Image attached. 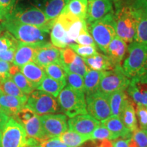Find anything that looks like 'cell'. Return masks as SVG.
Here are the masks:
<instances>
[{
	"label": "cell",
	"instance_id": "cell-1",
	"mask_svg": "<svg viewBox=\"0 0 147 147\" xmlns=\"http://www.w3.org/2000/svg\"><path fill=\"white\" fill-rule=\"evenodd\" d=\"M1 26L12 35L19 42L35 46L49 43V31L10 19H5Z\"/></svg>",
	"mask_w": 147,
	"mask_h": 147
},
{
	"label": "cell",
	"instance_id": "cell-2",
	"mask_svg": "<svg viewBox=\"0 0 147 147\" xmlns=\"http://www.w3.org/2000/svg\"><path fill=\"white\" fill-rule=\"evenodd\" d=\"M114 3L117 36L127 44L131 43L134 40L136 31V19L134 11L129 0H119Z\"/></svg>",
	"mask_w": 147,
	"mask_h": 147
},
{
	"label": "cell",
	"instance_id": "cell-3",
	"mask_svg": "<svg viewBox=\"0 0 147 147\" xmlns=\"http://www.w3.org/2000/svg\"><path fill=\"white\" fill-rule=\"evenodd\" d=\"M87 29L94 40L97 48L106 55L108 45L117 36L113 11L100 19L87 25Z\"/></svg>",
	"mask_w": 147,
	"mask_h": 147
},
{
	"label": "cell",
	"instance_id": "cell-4",
	"mask_svg": "<svg viewBox=\"0 0 147 147\" xmlns=\"http://www.w3.org/2000/svg\"><path fill=\"white\" fill-rule=\"evenodd\" d=\"M127 56L122 67L129 79L139 78L147 68V45L133 41L127 46Z\"/></svg>",
	"mask_w": 147,
	"mask_h": 147
},
{
	"label": "cell",
	"instance_id": "cell-5",
	"mask_svg": "<svg viewBox=\"0 0 147 147\" xmlns=\"http://www.w3.org/2000/svg\"><path fill=\"white\" fill-rule=\"evenodd\" d=\"M60 109L69 118L87 114L85 93L76 91L66 85L58 95Z\"/></svg>",
	"mask_w": 147,
	"mask_h": 147
},
{
	"label": "cell",
	"instance_id": "cell-6",
	"mask_svg": "<svg viewBox=\"0 0 147 147\" xmlns=\"http://www.w3.org/2000/svg\"><path fill=\"white\" fill-rule=\"evenodd\" d=\"M5 19H10L19 23L36 26L51 32L55 20L48 19L45 14L37 7L22 8L14 7L13 10L7 15Z\"/></svg>",
	"mask_w": 147,
	"mask_h": 147
},
{
	"label": "cell",
	"instance_id": "cell-7",
	"mask_svg": "<svg viewBox=\"0 0 147 147\" xmlns=\"http://www.w3.org/2000/svg\"><path fill=\"white\" fill-rule=\"evenodd\" d=\"M25 106L38 116L54 114L61 111L59 103L55 97L40 90L34 91L27 96Z\"/></svg>",
	"mask_w": 147,
	"mask_h": 147
},
{
	"label": "cell",
	"instance_id": "cell-8",
	"mask_svg": "<svg viewBox=\"0 0 147 147\" xmlns=\"http://www.w3.org/2000/svg\"><path fill=\"white\" fill-rule=\"evenodd\" d=\"M130 79L126 76L121 65L116 66L110 70L104 71L99 85L98 91L110 95L118 91H126Z\"/></svg>",
	"mask_w": 147,
	"mask_h": 147
},
{
	"label": "cell",
	"instance_id": "cell-9",
	"mask_svg": "<svg viewBox=\"0 0 147 147\" xmlns=\"http://www.w3.org/2000/svg\"><path fill=\"white\" fill-rule=\"evenodd\" d=\"M27 137L23 126L10 118L3 127L0 147H27Z\"/></svg>",
	"mask_w": 147,
	"mask_h": 147
},
{
	"label": "cell",
	"instance_id": "cell-10",
	"mask_svg": "<svg viewBox=\"0 0 147 147\" xmlns=\"http://www.w3.org/2000/svg\"><path fill=\"white\" fill-rule=\"evenodd\" d=\"M87 113L99 121L105 120L112 116L108 95L100 91L86 95Z\"/></svg>",
	"mask_w": 147,
	"mask_h": 147
},
{
	"label": "cell",
	"instance_id": "cell-11",
	"mask_svg": "<svg viewBox=\"0 0 147 147\" xmlns=\"http://www.w3.org/2000/svg\"><path fill=\"white\" fill-rule=\"evenodd\" d=\"M136 19L134 41L147 45V0H129Z\"/></svg>",
	"mask_w": 147,
	"mask_h": 147
},
{
	"label": "cell",
	"instance_id": "cell-12",
	"mask_svg": "<svg viewBox=\"0 0 147 147\" xmlns=\"http://www.w3.org/2000/svg\"><path fill=\"white\" fill-rule=\"evenodd\" d=\"M40 118L42 127L49 138H57L67 131V117L65 115L49 114L40 116Z\"/></svg>",
	"mask_w": 147,
	"mask_h": 147
},
{
	"label": "cell",
	"instance_id": "cell-13",
	"mask_svg": "<svg viewBox=\"0 0 147 147\" xmlns=\"http://www.w3.org/2000/svg\"><path fill=\"white\" fill-rule=\"evenodd\" d=\"M100 125V121L88 114L77 115L69 118L67 121V127L70 131L89 136Z\"/></svg>",
	"mask_w": 147,
	"mask_h": 147
},
{
	"label": "cell",
	"instance_id": "cell-14",
	"mask_svg": "<svg viewBox=\"0 0 147 147\" xmlns=\"http://www.w3.org/2000/svg\"><path fill=\"white\" fill-rule=\"evenodd\" d=\"M34 62L43 68L51 63H61V49L49 42L40 46L35 55Z\"/></svg>",
	"mask_w": 147,
	"mask_h": 147
},
{
	"label": "cell",
	"instance_id": "cell-15",
	"mask_svg": "<svg viewBox=\"0 0 147 147\" xmlns=\"http://www.w3.org/2000/svg\"><path fill=\"white\" fill-rule=\"evenodd\" d=\"M113 12L112 0H88L86 23L89 25Z\"/></svg>",
	"mask_w": 147,
	"mask_h": 147
},
{
	"label": "cell",
	"instance_id": "cell-16",
	"mask_svg": "<svg viewBox=\"0 0 147 147\" xmlns=\"http://www.w3.org/2000/svg\"><path fill=\"white\" fill-rule=\"evenodd\" d=\"M126 91L134 104L147 107V84L141 81L138 78H133L130 79Z\"/></svg>",
	"mask_w": 147,
	"mask_h": 147
},
{
	"label": "cell",
	"instance_id": "cell-17",
	"mask_svg": "<svg viewBox=\"0 0 147 147\" xmlns=\"http://www.w3.org/2000/svg\"><path fill=\"white\" fill-rule=\"evenodd\" d=\"M39 47L18 42L12 62L13 65L21 67L29 62L34 61L35 55Z\"/></svg>",
	"mask_w": 147,
	"mask_h": 147
},
{
	"label": "cell",
	"instance_id": "cell-18",
	"mask_svg": "<svg viewBox=\"0 0 147 147\" xmlns=\"http://www.w3.org/2000/svg\"><path fill=\"white\" fill-rule=\"evenodd\" d=\"M20 71L34 89L40 85L42 80L47 76L45 69L34 61L25 64L20 67Z\"/></svg>",
	"mask_w": 147,
	"mask_h": 147
},
{
	"label": "cell",
	"instance_id": "cell-19",
	"mask_svg": "<svg viewBox=\"0 0 147 147\" xmlns=\"http://www.w3.org/2000/svg\"><path fill=\"white\" fill-rule=\"evenodd\" d=\"M127 51V44L116 36L108 45L106 55L109 57L113 65H121V62L125 57Z\"/></svg>",
	"mask_w": 147,
	"mask_h": 147
},
{
	"label": "cell",
	"instance_id": "cell-20",
	"mask_svg": "<svg viewBox=\"0 0 147 147\" xmlns=\"http://www.w3.org/2000/svg\"><path fill=\"white\" fill-rule=\"evenodd\" d=\"M21 125L26 131L27 138L36 140L40 143L49 138L42 127L38 115H35L32 119Z\"/></svg>",
	"mask_w": 147,
	"mask_h": 147
},
{
	"label": "cell",
	"instance_id": "cell-21",
	"mask_svg": "<svg viewBox=\"0 0 147 147\" xmlns=\"http://www.w3.org/2000/svg\"><path fill=\"white\" fill-rule=\"evenodd\" d=\"M27 100L2 93L0 97V106L5 115L16 116L26 105Z\"/></svg>",
	"mask_w": 147,
	"mask_h": 147
},
{
	"label": "cell",
	"instance_id": "cell-22",
	"mask_svg": "<svg viewBox=\"0 0 147 147\" xmlns=\"http://www.w3.org/2000/svg\"><path fill=\"white\" fill-rule=\"evenodd\" d=\"M101 125L113 133L117 138L121 137L123 139H129L132 136V132L125 126L121 119L115 116H110L102 121Z\"/></svg>",
	"mask_w": 147,
	"mask_h": 147
},
{
	"label": "cell",
	"instance_id": "cell-23",
	"mask_svg": "<svg viewBox=\"0 0 147 147\" xmlns=\"http://www.w3.org/2000/svg\"><path fill=\"white\" fill-rule=\"evenodd\" d=\"M50 33L51 44L53 46L60 49L68 47L69 44L67 38L66 29L57 18L55 20Z\"/></svg>",
	"mask_w": 147,
	"mask_h": 147
},
{
	"label": "cell",
	"instance_id": "cell-24",
	"mask_svg": "<svg viewBox=\"0 0 147 147\" xmlns=\"http://www.w3.org/2000/svg\"><path fill=\"white\" fill-rule=\"evenodd\" d=\"M83 59L89 69L95 71H107L115 68V65L108 55L97 53L92 56L84 57Z\"/></svg>",
	"mask_w": 147,
	"mask_h": 147
},
{
	"label": "cell",
	"instance_id": "cell-25",
	"mask_svg": "<svg viewBox=\"0 0 147 147\" xmlns=\"http://www.w3.org/2000/svg\"><path fill=\"white\" fill-rule=\"evenodd\" d=\"M134 104H135L131 99L129 97L119 117L125 126L131 132L138 129Z\"/></svg>",
	"mask_w": 147,
	"mask_h": 147
},
{
	"label": "cell",
	"instance_id": "cell-26",
	"mask_svg": "<svg viewBox=\"0 0 147 147\" xmlns=\"http://www.w3.org/2000/svg\"><path fill=\"white\" fill-rule=\"evenodd\" d=\"M69 0H45L41 10L48 19L54 21L60 15Z\"/></svg>",
	"mask_w": 147,
	"mask_h": 147
},
{
	"label": "cell",
	"instance_id": "cell-27",
	"mask_svg": "<svg viewBox=\"0 0 147 147\" xmlns=\"http://www.w3.org/2000/svg\"><path fill=\"white\" fill-rule=\"evenodd\" d=\"M125 91H118L108 95V100L112 116L120 117V115L129 98Z\"/></svg>",
	"mask_w": 147,
	"mask_h": 147
},
{
	"label": "cell",
	"instance_id": "cell-28",
	"mask_svg": "<svg viewBox=\"0 0 147 147\" xmlns=\"http://www.w3.org/2000/svg\"><path fill=\"white\" fill-rule=\"evenodd\" d=\"M87 8L88 0H69L62 12L86 21Z\"/></svg>",
	"mask_w": 147,
	"mask_h": 147
},
{
	"label": "cell",
	"instance_id": "cell-29",
	"mask_svg": "<svg viewBox=\"0 0 147 147\" xmlns=\"http://www.w3.org/2000/svg\"><path fill=\"white\" fill-rule=\"evenodd\" d=\"M66 84L67 83L65 82L55 80L47 75L36 89L46 92L53 95L54 97H57L60 92L65 87Z\"/></svg>",
	"mask_w": 147,
	"mask_h": 147
},
{
	"label": "cell",
	"instance_id": "cell-30",
	"mask_svg": "<svg viewBox=\"0 0 147 147\" xmlns=\"http://www.w3.org/2000/svg\"><path fill=\"white\" fill-rule=\"evenodd\" d=\"M102 73V71H95L89 68L84 76V93L86 95L98 91Z\"/></svg>",
	"mask_w": 147,
	"mask_h": 147
},
{
	"label": "cell",
	"instance_id": "cell-31",
	"mask_svg": "<svg viewBox=\"0 0 147 147\" xmlns=\"http://www.w3.org/2000/svg\"><path fill=\"white\" fill-rule=\"evenodd\" d=\"M60 141L69 147H78L90 139L89 136H84L73 131H65L59 136Z\"/></svg>",
	"mask_w": 147,
	"mask_h": 147
},
{
	"label": "cell",
	"instance_id": "cell-32",
	"mask_svg": "<svg viewBox=\"0 0 147 147\" xmlns=\"http://www.w3.org/2000/svg\"><path fill=\"white\" fill-rule=\"evenodd\" d=\"M0 89L5 94L27 100V95L24 94L11 78L5 79V80L0 82Z\"/></svg>",
	"mask_w": 147,
	"mask_h": 147
},
{
	"label": "cell",
	"instance_id": "cell-33",
	"mask_svg": "<svg viewBox=\"0 0 147 147\" xmlns=\"http://www.w3.org/2000/svg\"><path fill=\"white\" fill-rule=\"evenodd\" d=\"M63 69H65V72L77 74L83 77L89 69L83 58L78 55H76L74 60L70 64L63 67Z\"/></svg>",
	"mask_w": 147,
	"mask_h": 147
},
{
	"label": "cell",
	"instance_id": "cell-34",
	"mask_svg": "<svg viewBox=\"0 0 147 147\" xmlns=\"http://www.w3.org/2000/svg\"><path fill=\"white\" fill-rule=\"evenodd\" d=\"M48 76L66 83V72L61 63H51L44 67Z\"/></svg>",
	"mask_w": 147,
	"mask_h": 147
},
{
	"label": "cell",
	"instance_id": "cell-35",
	"mask_svg": "<svg viewBox=\"0 0 147 147\" xmlns=\"http://www.w3.org/2000/svg\"><path fill=\"white\" fill-rule=\"evenodd\" d=\"M11 78L24 94L29 95L34 91V88L32 87V85L25 78V76L21 72V71L12 75Z\"/></svg>",
	"mask_w": 147,
	"mask_h": 147
},
{
	"label": "cell",
	"instance_id": "cell-36",
	"mask_svg": "<svg viewBox=\"0 0 147 147\" xmlns=\"http://www.w3.org/2000/svg\"><path fill=\"white\" fill-rule=\"evenodd\" d=\"M66 83L71 89L84 93L83 76L77 74L66 72Z\"/></svg>",
	"mask_w": 147,
	"mask_h": 147
},
{
	"label": "cell",
	"instance_id": "cell-37",
	"mask_svg": "<svg viewBox=\"0 0 147 147\" xmlns=\"http://www.w3.org/2000/svg\"><path fill=\"white\" fill-rule=\"evenodd\" d=\"M91 140H113L117 139V137L109 131L107 128L104 127L102 125H100L93 130V131L89 136Z\"/></svg>",
	"mask_w": 147,
	"mask_h": 147
},
{
	"label": "cell",
	"instance_id": "cell-38",
	"mask_svg": "<svg viewBox=\"0 0 147 147\" xmlns=\"http://www.w3.org/2000/svg\"><path fill=\"white\" fill-rule=\"evenodd\" d=\"M18 41L8 32L0 37V53L5 52L13 48H16Z\"/></svg>",
	"mask_w": 147,
	"mask_h": 147
},
{
	"label": "cell",
	"instance_id": "cell-39",
	"mask_svg": "<svg viewBox=\"0 0 147 147\" xmlns=\"http://www.w3.org/2000/svg\"><path fill=\"white\" fill-rule=\"evenodd\" d=\"M77 55L82 58L88 57L92 55L96 54L97 47L93 46L80 45L78 44H71L68 46Z\"/></svg>",
	"mask_w": 147,
	"mask_h": 147
},
{
	"label": "cell",
	"instance_id": "cell-40",
	"mask_svg": "<svg viewBox=\"0 0 147 147\" xmlns=\"http://www.w3.org/2000/svg\"><path fill=\"white\" fill-rule=\"evenodd\" d=\"M137 121L140 129L143 130L147 129V107L140 105H136V109Z\"/></svg>",
	"mask_w": 147,
	"mask_h": 147
},
{
	"label": "cell",
	"instance_id": "cell-41",
	"mask_svg": "<svg viewBox=\"0 0 147 147\" xmlns=\"http://www.w3.org/2000/svg\"><path fill=\"white\" fill-rule=\"evenodd\" d=\"M76 43L78 45H85V46H93V47H96L94 40L92 38L91 35L89 34V31L87 28L84 29L79 35L77 39L75 41Z\"/></svg>",
	"mask_w": 147,
	"mask_h": 147
},
{
	"label": "cell",
	"instance_id": "cell-42",
	"mask_svg": "<svg viewBox=\"0 0 147 147\" xmlns=\"http://www.w3.org/2000/svg\"><path fill=\"white\" fill-rule=\"evenodd\" d=\"M131 137L137 143L138 147H147V135L145 130L138 128L132 132Z\"/></svg>",
	"mask_w": 147,
	"mask_h": 147
},
{
	"label": "cell",
	"instance_id": "cell-43",
	"mask_svg": "<svg viewBox=\"0 0 147 147\" xmlns=\"http://www.w3.org/2000/svg\"><path fill=\"white\" fill-rule=\"evenodd\" d=\"M35 115L36 114L34 113L33 110L25 106V107H23L20 110L19 113L15 117L16 121H18L21 124H23L24 123L27 122V121H29L30 119H32Z\"/></svg>",
	"mask_w": 147,
	"mask_h": 147
},
{
	"label": "cell",
	"instance_id": "cell-44",
	"mask_svg": "<svg viewBox=\"0 0 147 147\" xmlns=\"http://www.w3.org/2000/svg\"><path fill=\"white\" fill-rule=\"evenodd\" d=\"M10 67V63L0 60V82L5 80V79L11 78Z\"/></svg>",
	"mask_w": 147,
	"mask_h": 147
},
{
	"label": "cell",
	"instance_id": "cell-45",
	"mask_svg": "<svg viewBox=\"0 0 147 147\" xmlns=\"http://www.w3.org/2000/svg\"><path fill=\"white\" fill-rule=\"evenodd\" d=\"M14 0H0V9L6 14V16L13 10Z\"/></svg>",
	"mask_w": 147,
	"mask_h": 147
},
{
	"label": "cell",
	"instance_id": "cell-46",
	"mask_svg": "<svg viewBox=\"0 0 147 147\" xmlns=\"http://www.w3.org/2000/svg\"><path fill=\"white\" fill-rule=\"evenodd\" d=\"M16 48H13L10 50L5 51V52L0 53V60L4 61L8 63H12L14 57V53H15Z\"/></svg>",
	"mask_w": 147,
	"mask_h": 147
},
{
	"label": "cell",
	"instance_id": "cell-47",
	"mask_svg": "<svg viewBox=\"0 0 147 147\" xmlns=\"http://www.w3.org/2000/svg\"><path fill=\"white\" fill-rule=\"evenodd\" d=\"M60 142L61 141L59 137L51 138H49L42 142L40 145L41 147H54L57 144H59Z\"/></svg>",
	"mask_w": 147,
	"mask_h": 147
},
{
	"label": "cell",
	"instance_id": "cell-48",
	"mask_svg": "<svg viewBox=\"0 0 147 147\" xmlns=\"http://www.w3.org/2000/svg\"><path fill=\"white\" fill-rule=\"evenodd\" d=\"M113 147H128L127 139H117L113 142Z\"/></svg>",
	"mask_w": 147,
	"mask_h": 147
},
{
	"label": "cell",
	"instance_id": "cell-49",
	"mask_svg": "<svg viewBox=\"0 0 147 147\" xmlns=\"http://www.w3.org/2000/svg\"><path fill=\"white\" fill-rule=\"evenodd\" d=\"M9 119H10L9 116L5 115L3 112H0V129H3V127H4Z\"/></svg>",
	"mask_w": 147,
	"mask_h": 147
},
{
	"label": "cell",
	"instance_id": "cell-50",
	"mask_svg": "<svg viewBox=\"0 0 147 147\" xmlns=\"http://www.w3.org/2000/svg\"><path fill=\"white\" fill-rule=\"evenodd\" d=\"M99 147H113V142L109 140H104L102 141Z\"/></svg>",
	"mask_w": 147,
	"mask_h": 147
},
{
	"label": "cell",
	"instance_id": "cell-51",
	"mask_svg": "<svg viewBox=\"0 0 147 147\" xmlns=\"http://www.w3.org/2000/svg\"><path fill=\"white\" fill-rule=\"evenodd\" d=\"M127 144H128V147H138L137 143L136 142V141L134 140L132 137L127 139Z\"/></svg>",
	"mask_w": 147,
	"mask_h": 147
},
{
	"label": "cell",
	"instance_id": "cell-52",
	"mask_svg": "<svg viewBox=\"0 0 147 147\" xmlns=\"http://www.w3.org/2000/svg\"><path fill=\"white\" fill-rule=\"evenodd\" d=\"M140 80H141V81L144 82V83L147 84V68L145 71L144 72V74L142 75L141 76H140L138 78Z\"/></svg>",
	"mask_w": 147,
	"mask_h": 147
},
{
	"label": "cell",
	"instance_id": "cell-53",
	"mask_svg": "<svg viewBox=\"0 0 147 147\" xmlns=\"http://www.w3.org/2000/svg\"><path fill=\"white\" fill-rule=\"evenodd\" d=\"M5 17H6V14L0 9V22L2 23V22L5 20Z\"/></svg>",
	"mask_w": 147,
	"mask_h": 147
},
{
	"label": "cell",
	"instance_id": "cell-54",
	"mask_svg": "<svg viewBox=\"0 0 147 147\" xmlns=\"http://www.w3.org/2000/svg\"><path fill=\"white\" fill-rule=\"evenodd\" d=\"M54 147H69V146H67V145H66V144H63V143H62L61 142L59 144H57L56 146H55Z\"/></svg>",
	"mask_w": 147,
	"mask_h": 147
},
{
	"label": "cell",
	"instance_id": "cell-55",
	"mask_svg": "<svg viewBox=\"0 0 147 147\" xmlns=\"http://www.w3.org/2000/svg\"><path fill=\"white\" fill-rule=\"evenodd\" d=\"M2 93H3V92L1 90V89H0V97H1V95H2ZM0 112H3V110H2V109H1V106H0Z\"/></svg>",
	"mask_w": 147,
	"mask_h": 147
},
{
	"label": "cell",
	"instance_id": "cell-56",
	"mask_svg": "<svg viewBox=\"0 0 147 147\" xmlns=\"http://www.w3.org/2000/svg\"><path fill=\"white\" fill-rule=\"evenodd\" d=\"M28 147H41L40 146V145H38V144H34V145H32V146H29Z\"/></svg>",
	"mask_w": 147,
	"mask_h": 147
},
{
	"label": "cell",
	"instance_id": "cell-57",
	"mask_svg": "<svg viewBox=\"0 0 147 147\" xmlns=\"http://www.w3.org/2000/svg\"><path fill=\"white\" fill-rule=\"evenodd\" d=\"M1 133H2V130L0 129V145H1Z\"/></svg>",
	"mask_w": 147,
	"mask_h": 147
},
{
	"label": "cell",
	"instance_id": "cell-58",
	"mask_svg": "<svg viewBox=\"0 0 147 147\" xmlns=\"http://www.w3.org/2000/svg\"><path fill=\"white\" fill-rule=\"evenodd\" d=\"M1 32H2V26L0 27V35H1Z\"/></svg>",
	"mask_w": 147,
	"mask_h": 147
},
{
	"label": "cell",
	"instance_id": "cell-59",
	"mask_svg": "<svg viewBox=\"0 0 147 147\" xmlns=\"http://www.w3.org/2000/svg\"><path fill=\"white\" fill-rule=\"evenodd\" d=\"M119 1V0H113L114 2H116V1Z\"/></svg>",
	"mask_w": 147,
	"mask_h": 147
},
{
	"label": "cell",
	"instance_id": "cell-60",
	"mask_svg": "<svg viewBox=\"0 0 147 147\" xmlns=\"http://www.w3.org/2000/svg\"><path fill=\"white\" fill-rule=\"evenodd\" d=\"M145 131H146V135H147V129L145 130Z\"/></svg>",
	"mask_w": 147,
	"mask_h": 147
}]
</instances>
